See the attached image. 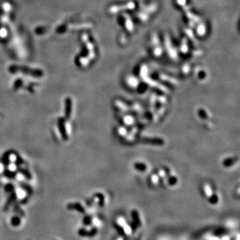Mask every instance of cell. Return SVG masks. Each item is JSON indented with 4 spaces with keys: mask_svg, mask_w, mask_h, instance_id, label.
Listing matches in <instances>:
<instances>
[{
    "mask_svg": "<svg viewBox=\"0 0 240 240\" xmlns=\"http://www.w3.org/2000/svg\"><path fill=\"white\" fill-rule=\"evenodd\" d=\"M209 240H219L218 238H215V237H212L209 239Z\"/></svg>",
    "mask_w": 240,
    "mask_h": 240,
    "instance_id": "2e32d148",
    "label": "cell"
},
{
    "mask_svg": "<svg viewBox=\"0 0 240 240\" xmlns=\"http://www.w3.org/2000/svg\"><path fill=\"white\" fill-rule=\"evenodd\" d=\"M221 240H230V239L229 238H228L227 236H224V237H223V238H222Z\"/></svg>",
    "mask_w": 240,
    "mask_h": 240,
    "instance_id": "9a60e30c",
    "label": "cell"
},
{
    "mask_svg": "<svg viewBox=\"0 0 240 240\" xmlns=\"http://www.w3.org/2000/svg\"><path fill=\"white\" fill-rule=\"evenodd\" d=\"M159 177L156 174H153L151 175L150 177V181L151 184H153L154 186H156L157 184L159 183Z\"/></svg>",
    "mask_w": 240,
    "mask_h": 240,
    "instance_id": "ba28073f",
    "label": "cell"
},
{
    "mask_svg": "<svg viewBox=\"0 0 240 240\" xmlns=\"http://www.w3.org/2000/svg\"><path fill=\"white\" fill-rule=\"evenodd\" d=\"M134 167L135 168L139 171H145L147 169V165H146L145 163L143 162H136L135 164H134Z\"/></svg>",
    "mask_w": 240,
    "mask_h": 240,
    "instance_id": "277c9868",
    "label": "cell"
},
{
    "mask_svg": "<svg viewBox=\"0 0 240 240\" xmlns=\"http://www.w3.org/2000/svg\"><path fill=\"white\" fill-rule=\"evenodd\" d=\"M2 171V165H0V172Z\"/></svg>",
    "mask_w": 240,
    "mask_h": 240,
    "instance_id": "e0dca14e",
    "label": "cell"
},
{
    "mask_svg": "<svg viewBox=\"0 0 240 240\" xmlns=\"http://www.w3.org/2000/svg\"><path fill=\"white\" fill-rule=\"evenodd\" d=\"M208 200H209V201L210 203L215 205V204H217L218 202L219 201V198H218V196L216 194H213L208 198Z\"/></svg>",
    "mask_w": 240,
    "mask_h": 240,
    "instance_id": "52a82bcc",
    "label": "cell"
},
{
    "mask_svg": "<svg viewBox=\"0 0 240 240\" xmlns=\"http://www.w3.org/2000/svg\"><path fill=\"white\" fill-rule=\"evenodd\" d=\"M114 227H115V228L117 230V232H118V233L119 234L120 236H125V232L124 231V227H123L122 226H121V225H119L118 223H115V224H114Z\"/></svg>",
    "mask_w": 240,
    "mask_h": 240,
    "instance_id": "8992f818",
    "label": "cell"
},
{
    "mask_svg": "<svg viewBox=\"0 0 240 240\" xmlns=\"http://www.w3.org/2000/svg\"><path fill=\"white\" fill-rule=\"evenodd\" d=\"M72 101L70 99H67L66 101V116L67 118H69V117H70L72 113Z\"/></svg>",
    "mask_w": 240,
    "mask_h": 240,
    "instance_id": "7a4b0ae2",
    "label": "cell"
},
{
    "mask_svg": "<svg viewBox=\"0 0 240 240\" xmlns=\"http://www.w3.org/2000/svg\"><path fill=\"white\" fill-rule=\"evenodd\" d=\"M131 218H132L133 223L137 225V227H141L142 222H141V220H140L139 215L138 212H137V210H135V209L132 210V212H131Z\"/></svg>",
    "mask_w": 240,
    "mask_h": 240,
    "instance_id": "6da1fadb",
    "label": "cell"
},
{
    "mask_svg": "<svg viewBox=\"0 0 240 240\" xmlns=\"http://www.w3.org/2000/svg\"><path fill=\"white\" fill-rule=\"evenodd\" d=\"M118 240H122V239H118Z\"/></svg>",
    "mask_w": 240,
    "mask_h": 240,
    "instance_id": "ac0fdd59",
    "label": "cell"
},
{
    "mask_svg": "<svg viewBox=\"0 0 240 240\" xmlns=\"http://www.w3.org/2000/svg\"><path fill=\"white\" fill-rule=\"evenodd\" d=\"M124 121L127 125H131L133 124V119L131 116H125L124 118Z\"/></svg>",
    "mask_w": 240,
    "mask_h": 240,
    "instance_id": "30bf717a",
    "label": "cell"
},
{
    "mask_svg": "<svg viewBox=\"0 0 240 240\" xmlns=\"http://www.w3.org/2000/svg\"><path fill=\"white\" fill-rule=\"evenodd\" d=\"M199 116H200L201 118L206 119L207 118V113L203 109H201L199 110Z\"/></svg>",
    "mask_w": 240,
    "mask_h": 240,
    "instance_id": "7c38bea8",
    "label": "cell"
},
{
    "mask_svg": "<svg viewBox=\"0 0 240 240\" xmlns=\"http://www.w3.org/2000/svg\"><path fill=\"white\" fill-rule=\"evenodd\" d=\"M236 157H229L227 158V159L225 160L223 162V164L224 166H227V167H229L231 166L232 165H233L234 163H236Z\"/></svg>",
    "mask_w": 240,
    "mask_h": 240,
    "instance_id": "5b68a950",
    "label": "cell"
},
{
    "mask_svg": "<svg viewBox=\"0 0 240 240\" xmlns=\"http://www.w3.org/2000/svg\"><path fill=\"white\" fill-rule=\"evenodd\" d=\"M118 133L119 136L124 137L125 136V135L127 134V130H125V128L124 127H119L118 129Z\"/></svg>",
    "mask_w": 240,
    "mask_h": 240,
    "instance_id": "8fae6325",
    "label": "cell"
},
{
    "mask_svg": "<svg viewBox=\"0 0 240 240\" xmlns=\"http://www.w3.org/2000/svg\"><path fill=\"white\" fill-rule=\"evenodd\" d=\"M117 223H118L119 225H121V226H124L125 224H126V222H125V219L122 218H119L118 219V221H117Z\"/></svg>",
    "mask_w": 240,
    "mask_h": 240,
    "instance_id": "4fadbf2b",
    "label": "cell"
},
{
    "mask_svg": "<svg viewBox=\"0 0 240 240\" xmlns=\"http://www.w3.org/2000/svg\"><path fill=\"white\" fill-rule=\"evenodd\" d=\"M203 190L204 195H206V197H207V198H209L210 196L213 194L212 189L209 184L205 183L203 186Z\"/></svg>",
    "mask_w": 240,
    "mask_h": 240,
    "instance_id": "3957f363",
    "label": "cell"
},
{
    "mask_svg": "<svg viewBox=\"0 0 240 240\" xmlns=\"http://www.w3.org/2000/svg\"><path fill=\"white\" fill-rule=\"evenodd\" d=\"M225 230H223V229L218 230L217 231H216L215 234H216V236H219V235H221V234H222V233H225Z\"/></svg>",
    "mask_w": 240,
    "mask_h": 240,
    "instance_id": "5bb4252c",
    "label": "cell"
},
{
    "mask_svg": "<svg viewBox=\"0 0 240 240\" xmlns=\"http://www.w3.org/2000/svg\"><path fill=\"white\" fill-rule=\"evenodd\" d=\"M167 181H168V182L169 185H175L177 181L176 177L174 176V175H169V176H168Z\"/></svg>",
    "mask_w": 240,
    "mask_h": 240,
    "instance_id": "9c48e42d",
    "label": "cell"
}]
</instances>
